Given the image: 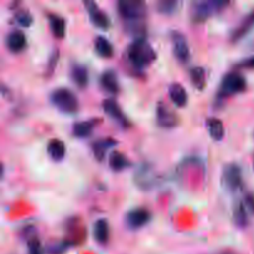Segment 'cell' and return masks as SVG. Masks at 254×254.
<instances>
[{
  "mask_svg": "<svg viewBox=\"0 0 254 254\" xmlns=\"http://www.w3.org/2000/svg\"><path fill=\"white\" fill-rule=\"evenodd\" d=\"M127 61L133 68L143 69L156 60V52L143 36L134 40L127 49Z\"/></svg>",
  "mask_w": 254,
  "mask_h": 254,
  "instance_id": "1",
  "label": "cell"
},
{
  "mask_svg": "<svg viewBox=\"0 0 254 254\" xmlns=\"http://www.w3.org/2000/svg\"><path fill=\"white\" fill-rule=\"evenodd\" d=\"M50 101L59 111L64 113L72 114L78 111L79 104L76 94L71 89L64 88V87L54 89L50 94Z\"/></svg>",
  "mask_w": 254,
  "mask_h": 254,
  "instance_id": "2",
  "label": "cell"
},
{
  "mask_svg": "<svg viewBox=\"0 0 254 254\" xmlns=\"http://www.w3.org/2000/svg\"><path fill=\"white\" fill-rule=\"evenodd\" d=\"M117 9L126 22L143 21L146 15V5L140 0H121L117 4Z\"/></svg>",
  "mask_w": 254,
  "mask_h": 254,
  "instance_id": "3",
  "label": "cell"
},
{
  "mask_svg": "<svg viewBox=\"0 0 254 254\" xmlns=\"http://www.w3.org/2000/svg\"><path fill=\"white\" fill-rule=\"evenodd\" d=\"M227 1L213 0V1H195L191 7V19L193 22H203L216 12L227 6Z\"/></svg>",
  "mask_w": 254,
  "mask_h": 254,
  "instance_id": "4",
  "label": "cell"
},
{
  "mask_svg": "<svg viewBox=\"0 0 254 254\" xmlns=\"http://www.w3.org/2000/svg\"><path fill=\"white\" fill-rule=\"evenodd\" d=\"M246 87H247V83L242 74L238 72H230L222 78L220 89H218V97L226 98V97L241 93L245 91Z\"/></svg>",
  "mask_w": 254,
  "mask_h": 254,
  "instance_id": "5",
  "label": "cell"
},
{
  "mask_svg": "<svg viewBox=\"0 0 254 254\" xmlns=\"http://www.w3.org/2000/svg\"><path fill=\"white\" fill-rule=\"evenodd\" d=\"M243 184L242 169L237 164H227L222 171V185L230 192L241 190Z\"/></svg>",
  "mask_w": 254,
  "mask_h": 254,
  "instance_id": "6",
  "label": "cell"
},
{
  "mask_svg": "<svg viewBox=\"0 0 254 254\" xmlns=\"http://www.w3.org/2000/svg\"><path fill=\"white\" fill-rule=\"evenodd\" d=\"M134 183L141 190H150L156 183V175L154 169L149 164H141L134 174Z\"/></svg>",
  "mask_w": 254,
  "mask_h": 254,
  "instance_id": "7",
  "label": "cell"
},
{
  "mask_svg": "<svg viewBox=\"0 0 254 254\" xmlns=\"http://www.w3.org/2000/svg\"><path fill=\"white\" fill-rule=\"evenodd\" d=\"M156 123L164 129H171L178 126L179 118L173 109L169 108L164 102H158L156 104Z\"/></svg>",
  "mask_w": 254,
  "mask_h": 254,
  "instance_id": "8",
  "label": "cell"
},
{
  "mask_svg": "<svg viewBox=\"0 0 254 254\" xmlns=\"http://www.w3.org/2000/svg\"><path fill=\"white\" fill-rule=\"evenodd\" d=\"M84 6H86L87 14H88L89 19H91L92 24L94 26H97L98 29L107 30L111 26V21H109V17L107 16L106 12L102 9H99L98 5L96 4L92 0H87L84 1Z\"/></svg>",
  "mask_w": 254,
  "mask_h": 254,
  "instance_id": "9",
  "label": "cell"
},
{
  "mask_svg": "<svg viewBox=\"0 0 254 254\" xmlns=\"http://www.w3.org/2000/svg\"><path fill=\"white\" fill-rule=\"evenodd\" d=\"M171 44H173V52L176 60L183 64L189 61L190 59V49H189L188 41L185 36L179 31H171Z\"/></svg>",
  "mask_w": 254,
  "mask_h": 254,
  "instance_id": "10",
  "label": "cell"
},
{
  "mask_svg": "<svg viewBox=\"0 0 254 254\" xmlns=\"http://www.w3.org/2000/svg\"><path fill=\"white\" fill-rule=\"evenodd\" d=\"M150 212L145 208H134L127 213L124 221L130 230H138L144 227L150 221Z\"/></svg>",
  "mask_w": 254,
  "mask_h": 254,
  "instance_id": "11",
  "label": "cell"
},
{
  "mask_svg": "<svg viewBox=\"0 0 254 254\" xmlns=\"http://www.w3.org/2000/svg\"><path fill=\"white\" fill-rule=\"evenodd\" d=\"M102 106H103L104 113H106L108 117H111V118L113 119L114 122H117L119 126L124 127V128H127V127L129 126V122L128 119H127L126 114L123 113V111L121 109L119 104L117 103L114 99L112 98L104 99Z\"/></svg>",
  "mask_w": 254,
  "mask_h": 254,
  "instance_id": "12",
  "label": "cell"
},
{
  "mask_svg": "<svg viewBox=\"0 0 254 254\" xmlns=\"http://www.w3.org/2000/svg\"><path fill=\"white\" fill-rule=\"evenodd\" d=\"M5 45L10 52H21L26 47V36L21 30H11L5 37Z\"/></svg>",
  "mask_w": 254,
  "mask_h": 254,
  "instance_id": "13",
  "label": "cell"
},
{
  "mask_svg": "<svg viewBox=\"0 0 254 254\" xmlns=\"http://www.w3.org/2000/svg\"><path fill=\"white\" fill-rule=\"evenodd\" d=\"M253 27H254V10L253 11H251L248 15H246L245 19H243L242 21H241L240 24L233 29V31L231 32V36H230L231 42L240 41L241 39H243V37H245L246 35L253 29Z\"/></svg>",
  "mask_w": 254,
  "mask_h": 254,
  "instance_id": "14",
  "label": "cell"
},
{
  "mask_svg": "<svg viewBox=\"0 0 254 254\" xmlns=\"http://www.w3.org/2000/svg\"><path fill=\"white\" fill-rule=\"evenodd\" d=\"M99 84L104 91L112 94H117L119 92L118 79H117V74L113 69H106L104 72H102L101 77H99Z\"/></svg>",
  "mask_w": 254,
  "mask_h": 254,
  "instance_id": "15",
  "label": "cell"
},
{
  "mask_svg": "<svg viewBox=\"0 0 254 254\" xmlns=\"http://www.w3.org/2000/svg\"><path fill=\"white\" fill-rule=\"evenodd\" d=\"M114 145H117V141L112 138H103L94 141L92 144V151H93V155L96 158V160L103 161L109 149L113 148Z\"/></svg>",
  "mask_w": 254,
  "mask_h": 254,
  "instance_id": "16",
  "label": "cell"
},
{
  "mask_svg": "<svg viewBox=\"0 0 254 254\" xmlns=\"http://www.w3.org/2000/svg\"><path fill=\"white\" fill-rule=\"evenodd\" d=\"M47 20H49L50 29H51L52 35L57 39H62L66 34V21L60 15L54 14V12H49L47 14Z\"/></svg>",
  "mask_w": 254,
  "mask_h": 254,
  "instance_id": "17",
  "label": "cell"
},
{
  "mask_svg": "<svg viewBox=\"0 0 254 254\" xmlns=\"http://www.w3.org/2000/svg\"><path fill=\"white\" fill-rule=\"evenodd\" d=\"M71 78L77 87L84 88L88 84V71L81 64H73L71 67Z\"/></svg>",
  "mask_w": 254,
  "mask_h": 254,
  "instance_id": "18",
  "label": "cell"
},
{
  "mask_svg": "<svg viewBox=\"0 0 254 254\" xmlns=\"http://www.w3.org/2000/svg\"><path fill=\"white\" fill-rule=\"evenodd\" d=\"M169 96L171 102L176 107H185L188 103V93L186 89L180 83H173L169 87Z\"/></svg>",
  "mask_w": 254,
  "mask_h": 254,
  "instance_id": "19",
  "label": "cell"
},
{
  "mask_svg": "<svg viewBox=\"0 0 254 254\" xmlns=\"http://www.w3.org/2000/svg\"><path fill=\"white\" fill-rule=\"evenodd\" d=\"M97 123H98L97 119L77 122V123H74L73 127H72V133H73V135L77 136V138H87V136L91 135Z\"/></svg>",
  "mask_w": 254,
  "mask_h": 254,
  "instance_id": "20",
  "label": "cell"
},
{
  "mask_svg": "<svg viewBox=\"0 0 254 254\" xmlns=\"http://www.w3.org/2000/svg\"><path fill=\"white\" fill-rule=\"evenodd\" d=\"M93 237L96 240V242L104 245L107 243L109 238V226L107 220L104 218H99L94 222L93 225Z\"/></svg>",
  "mask_w": 254,
  "mask_h": 254,
  "instance_id": "21",
  "label": "cell"
},
{
  "mask_svg": "<svg viewBox=\"0 0 254 254\" xmlns=\"http://www.w3.org/2000/svg\"><path fill=\"white\" fill-rule=\"evenodd\" d=\"M47 154L54 161L62 160L66 154V146L64 141L60 139H51L47 144Z\"/></svg>",
  "mask_w": 254,
  "mask_h": 254,
  "instance_id": "22",
  "label": "cell"
},
{
  "mask_svg": "<svg viewBox=\"0 0 254 254\" xmlns=\"http://www.w3.org/2000/svg\"><path fill=\"white\" fill-rule=\"evenodd\" d=\"M206 127H207L208 134H210V136L213 140H222L223 135H225V127H223V123L220 119L207 118V121H206Z\"/></svg>",
  "mask_w": 254,
  "mask_h": 254,
  "instance_id": "23",
  "label": "cell"
},
{
  "mask_svg": "<svg viewBox=\"0 0 254 254\" xmlns=\"http://www.w3.org/2000/svg\"><path fill=\"white\" fill-rule=\"evenodd\" d=\"M108 164L113 171H123L124 169L130 166V161L127 159V156L116 150L112 151L111 155H109Z\"/></svg>",
  "mask_w": 254,
  "mask_h": 254,
  "instance_id": "24",
  "label": "cell"
},
{
  "mask_svg": "<svg viewBox=\"0 0 254 254\" xmlns=\"http://www.w3.org/2000/svg\"><path fill=\"white\" fill-rule=\"evenodd\" d=\"M233 221L235 225L240 228H245L248 225V211L245 203L238 201L233 207Z\"/></svg>",
  "mask_w": 254,
  "mask_h": 254,
  "instance_id": "25",
  "label": "cell"
},
{
  "mask_svg": "<svg viewBox=\"0 0 254 254\" xmlns=\"http://www.w3.org/2000/svg\"><path fill=\"white\" fill-rule=\"evenodd\" d=\"M94 50L99 56L104 59L113 56V46L104 36H97L94 39Z\"/></svg>",
  "mask_w": 254,
  "mask_h": 254,
  "instance_id": "26",
  "label": "cell"
},
{
  "mask_svg": "<svg viewBox=\"0 0 254 254\" xmlns=\"http://www.w3.org/2000/svg\"><path fill=\"white\" fill-rule=\"evenodd\" d=\"M190 78L193 86L197 89H203L206 86V71L203 67H192L190 69Z\"/></svg>",
  "mask_w": 254,
  "mask_h": 254,
  "instance_id": "27",
  "label": "cell"
},
{
  "mask_svg": "<svg viewBox=\"0 0 254 254\" xmlns=\"http://www.w3.org/2000/svg\"><path fill=\"white\" fill-rule=\"evenodd\" d=\"M179 2L176 0H161L156 4L158 12L164 15H171L178 10Z\"/></svg>",
  "mask_w": 254,
  "mask_h": 254,
  "instance_id": "28",
  "label": "cell"
},
{
  "mask_svg": "<svg viewBox=\"0 0 254 254\" xmlns=\"http://www.w3.org/2000/svg\"><path fill=\"white\" fill-rule=\"evenodd\" d=\"M14 19L16 24H19L21 27H30L32 24V15L29 10L19 9L14 15Z\"/></svg>",
  "mask_w": 254,
  "mask_h": 254,
  "instance_id": "29",
  "label": "cell"
},
{
  "mask_svg": "<svg viewBox=\"0 0 254 254\" xmlns=\"http://www.w3.org/2000/svg\"><path fill=\"white\" fill-rule=\"evenodd\" d=\"M71 246V242L68 241H61V242L51 243L46 247V252L49 254H62L66 252Z\"/></svg>",
  "mask_w": 254,
  "mask_h": 254,
  "instance_id": "30",
  "label": "cell"
},
{
  "mask_svg": "<svg viewBox=\"0 0 254 254\" xmlns=\"http://www.w3.org/2000/svg\"><path fill=\"white\" fill-rule=\"evenodd\" d=\"M27 254H44V250L41 247V243L37 238H30L27 242Z\"/></svg>",
  "mask_w": 254,
  "mask_h": 254,
  "instance_id": "31",
  "label": "cell"
},
{
  "mask_svg": "<svg viewBox=\"0 0 254 254\" xmlns=\"http://www.w3.org/2000/svg\"><path fill=\"white\" fill-rule=\"evenodd\" d=\"M57 61H59V51L55 49L54 51H52V54L50 55L49 61H47L46 76H49V74H52V72H54L55 67H56V64H57Z\"/></svg>",
  "mask_w": 254,
  "mask_h": 254,
  "instance_id": "32",
  "label": "cell"
},
{
  "mask_svg": "<svg viewBox=\"0 0 254 254\" xmlns=\"http://www.w3.org/2000/svg\"><path fill=\"white\" fill-rule=\"evenodd\" d=\"M243 203H245L248 212H251L252 215H254V195H252V193H247L245 197V202Z\"/></svg>",
  "mask_w": 254,
  "mask_h": 254,
  "instance_id": "33",
  "label": "cell"
},
{
  "mask_svg": "<svg viewBox=\"0 0 254 254\" xmlns=\"http://www.w3.org/2000/svg\"><path fill=\"white\" fill-rule=\"evenodd\" d=\"M238 67H241V68H254V56H251L248 57V59L243 60V61L238 64Z\"/></svg>",
  "mask_w": 254,
  "mask_h": 254,
  "instance_id": "34",
  "label": "cell"
},
{
  "mask_svg": "<svg viewBox=\"0 0 254 254\" xmlns=\"http://www.w3.org/2000/svg\"><path fill=\"white\" fill-rule=\"evenodd\" d=\"M253 166H254V160H253Z\"/></svg>",
  "mask_w": 254,
  "mask_h": 254,
  "instance_id": "35",
  "label": "cell"
}]
</instances>
